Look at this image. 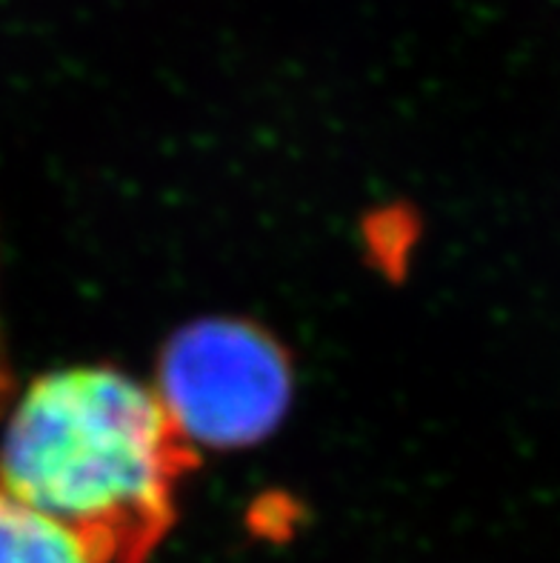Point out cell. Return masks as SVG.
Returning <instances> with one entry per match:
<instances>
[{
    "label": "cell",
    "instance_id": "6da1fadb",
    "mask_svg": "<svg viewBox=\"0 0 560 563\" xmlns=\"http://www.w3.org/2000/svg\"><path fill=\"white\" fill-rule=\"evenodd\" d=\"M186 470L189 446L155 389L109 366L37 378L0 438V486L103 563L150 561Z\"/></svg>",
    "mask_w": 560,
    "mask_h": 563
},
{
    "label": "cell",
    "instance_id": "277c9868",
    "mask_svg": "<svg viewBox=\"0 0 560 563\" xmlns=\"http://www.w3.org/2000/svg\"><path fill=\"white\" fill-rule=\"evenodd\" d=\"M7 389H9L7 364H3V352H0V407H3V400H7Z\"/></svg>",
    "mask_w": 560,
    "mask_h": 563
},
{
    "label": "cell",
    "instance_id": "3957f363",
    "mask_svg": "<svg viewBox=\"0 0 560 563\" xmlns=\"http://www.w3.org/2000/svg\"><path fill=\"white\" fill-rule=\"evenodd\" d=\"M0 563H103L89 543L0 486Z\"/></svg>",
    "mask_w": 560,
    "mask_h": 563
},
{
    "label": "cell",
    "instance_id": "7a4b0ae2",
    "mask_svg": "<svg viewBox=\"0 0 560 563\" xmlns=\"http://www.w3.org/2000/svg\"><path fill=\"white\" fill-rule=\"evenodd\" d=\"M186 443L246 446L281 423L292 395L284 350L252 323L198 321L172 338L155 389Z\"/></svg>",
    "mask_w": 560,
    "mask_h": 563
}]
</instances>
